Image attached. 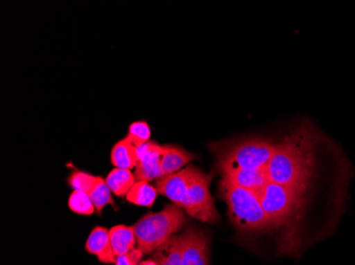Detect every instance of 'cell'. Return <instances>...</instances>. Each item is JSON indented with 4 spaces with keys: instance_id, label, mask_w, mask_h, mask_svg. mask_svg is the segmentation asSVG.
I'll return each mask as SVG.
<instances>
[{
    "instance_id": "17",
    "label": "cell",
    "mask_w": 355,
    "mask_h": 265,
    "mask_svg": "<svg viewBox=\"0 0 355 265\" xmlns=\"http://www.w3.org/2000/svg\"><path fill=\"white\" fill-rule=\"evenodd\" d=\"M157 191L147 181H137L125 195L128 202L141 207H153Z\"/></svg>"
},
{
    "instance_id": "12",
    "label": "cell",
    "mask_w": 355,
    "mask_h": 265,
    "mask_svg": "<svg viewBox=\"0 0 355 265\" xmlns=\"http://www.w3.org/2000/svg\"><path fill=\"white\" fill-rule=\"evenodd\" d=\"M193 158H195V155L187 152L182 147L162 145L161 168H162L163 176L178 172L185 165L191 163Z\"/></svg>"
},
{
    "instance_id": "8",
    "label": "cell",
    "mask_w": 355,
    "mask_h": 265,
    "mask_svg": "<svg viewBox=\"0 0 355 265\" xmlns=\"http://www.w3.org/2000/svg\"><path fill=\"white\" fill-rule=\"evenodd\" d=\"M183 265H209V236L202 229L189 227L181 235Z\"/></svg>"
},
{
    "instance_id": "2",
    "label": "cell",
    "mask_w": 355,
    "mask_h": 265,
    "mask_svg": "<svg viewBox=\"0 0 355 265\" xmlns=\"http://www.w3.org/2000/svg\"><path fill=\"white\" fill-rule=\"evenodd\" d=\"M276 143L261 138L239 139L212 145L221 173L236 170H266Z\"/></svg>"
},
{
    "instance_id": "10",
    "label": "cell",
    "mask_w": 355,
    "mask_h": 265,
    "mask_svg": "<svg viewBox=\"0 0 355 265\" xmlns=\"http://www.w3.org/2000/svg\"><path fill=\"white\" fill-rule=\"evenodd\" d=\"M85 250L89 254L95 255L105 264L116 262V256L110 240L109 230L105 227L97 226L91 231L85 243Z\"/></svg>"
},
{
    "instance_id": "13",
    "label": "cell",
    "mask_w": 355,
    "mask_h": 265,
    "mask_svg": "<svg viewBox=\"0 0 355 265\" xmlns=\"http://www.w3.org/2000/svg\"><path fill=\"white\" fill-rule=\"evenodd\" d=\"M110 240L115 256L128 254L135 250L137 244V235L135 227L125 225H116L109 230Z\"/></svg>"
},
{
    "instance_id": "18",
    "label": "cell",
    "mask_w": 355,
    "mask_h": 265,
    "mask_svg": "<svg viewBox=\"0 0 355 265\" xmlns=\"http://www.w3.org/2000/svg\"><path fill=\"white\" fill-rule=\"evenodd\" d=\"M111 192L112 191L110 190L105 181H103L101 177H99L98 183L96 184V186L94 187L93 190H92L91 193L89 194L94 206H95L96 213H97V214L101 215L103 208H105L107 205H112V206L116 209Z\"/></svg>"
},
{
    "instance_id": "11",
    "label": "cell",
    "mask_w": 355,
    "mask_h": 265,
    "mask_svg": "<svg viewBox=\"0 0 355 265\" xmlns=\"http://www.w3.org/2000/svg\"><path fill=\"white\" fill-rule=\"evenodd\" d=\"M221 174L223 179H227L235 186L252 191L257 194H259L269 183L266 170H236Z\"/></svg>"
},
{
    "instance_id": "3",
    "label": "cell",
    "mask_w": 355,
    "mask_h": 265,
    "mask_svg": "<svg viewBox=\"0 0 355 265\" xmlns=\"http://www.w3.org/2000/svg\"><path fill=\"white\" fill-rule=\"evenodd\" d=\"M219 190L228 206L230 220L239 230L254 232L270 228V223L257 193L235 186L223 179L219 184Z\"/></svg>"
},
{
    "instance_id": "15",
    "label": "cell",
    "mask_w": 355,
    "mask_h": 265,
    "mask_svg": "<svg viewBox=\"0 0 355 265\" xmlns=\"http://www.w3.org/2000/svg\"><path fill=\"white\" fill-rule=\"evenodd\" d=\"M111 161L116 168L128 170L137 168L139 163L137 145L128 137L121 139L112 149Z\"/></svg>"
},
{
    "instance_id": "9",
    "label": "cell",
    "mask_w": 355,
    "mask_h": 265,
    "mask_svg": "<svg viewBox=\"0 0 355 265\" xmlns=\"http://www.w3.org/2000/svg\"><path fill=\"white\" fill-rule=\"evenodd\" d=\"M161 150L162 145L155 141H148L137 147V163L135 179L137 181H149L163 176L161 168Z\"/></svg>"
},
{
    "instance_id": "7",
    "label": "cell",
    "mask_w": 355,
    "mask_h": 265,
    "mask_svg": "<svg viewBox=\"0 0 355 265\" xmlns=\"http://www.w3.org/2000/svg\"><path fill=\"white\" fill-rule=\"evenodd\" d=\"M198 171L199 169L195 168L193 165H189L183 170L178 171L173 174L164 175L157 179L155 189L157 193L168 197L173 204L182 208L185 195Z\"/></svg>"
},
{
    "instance_id": "16",
    "label": "cell",
    "mask_w": 355,
    "mask_h": 265,
    "mask_svg": "<svg viewBox=\"0 0 355 265\" xmlns=\"http://www.w3.org/2000/svg\"><path fill=\"white\" fill-rule=\"evenodd\" d=\"M135 175L128 169L116 168L109 173L105 183L110 190L114 193L116 197H123L132 188L133 185L137 183Z\"/></svg>"
},
{
    "instance_id": "23",
    "label": "cell",
    "mask_w": 355,
    "mask_h": 265,
    "mask_svg": "<svg viewBox=\"0 0 355 265\" xmlns=\"http://www.w3.org/2000/svg\"><path fill=\"white\" fill-rule=\"evenodd\" d=\"M139 265H159L157 262H155L153 259H150V260H145L143 262L139 263Z\"/></svg>"
},
{
    "instance_id": "20",
    "label": "cell",
    "mask_w": 355,
    "mask_h": 265,
    "mask_svg": "<svg viewBox=\"0 0 355 265\" xmlns=\"http://www.w3.org/2000/svg\"><path fill=\"white\" fill-rule=\"evenodd\" d=\"M69 206L71 211L78 214L92 215L96 210L89 195L81 191H73L71 193Z\"/></svg>"
},
{
    "instance_id": "21",
    "label": "cell",
    "mask_w": 355,
    "mask_h": 265,
    "mask_svg": "<svg viewBox=\"0 0 355 265\" xmlns=\"http://www.w3.org/2000/svg\"><path fill=\"white\" fill-rule=\"evenodd\" d=\"M127 137L137 145V147L143 143H148L150 141L151 137V131L148 123L146 121L133 122L129 127Z\"/></svg>"
},
{
    "instance_id": "6",
    "label": "cell",
    "mask_w": 355,
    "mask_h": 265,
    "mask_svg": "<svg viewBox=\"0 0 355 265\" xmlns=\"http://www.w3.org/2000/svg\"><path fill=\"white\" fill-rule=\"evenodd\" d=\"M211 179L212 176L205 174L202 171H198L185 195L182 209L187 214L201 222L216 224L219 220V214L209 192Z\"/></svg>"
},
{
    "instance_id": "19",
    "label": "cell",
    "mask_w": 355,
    "mask_h": 265,
    "mask_svg": "<svg viewBox=\"0 0 355 265\" xmlns=\"http://www.w3.org/2000/svg\"><path fill=\"white\" fill-rule=\"evenodd\" d=\"M98 181L99 176H94V175L83 172V171H76V172L71 173V176L67 179L73 191H81L87 194L91 193Z\"/></svg>"
},
{
    "instance_id": "1",
    "label": "cell",
    "mask_w": 355,
    "mask_h": 265,
    "mask_svg": "<svg viewBox=\"0 0 355 265\" xmlns=\"http://www.w3.org/2000/svg\"><path fill=\"white\" fill-rule=\"evenodd\" d=\"M320 141L314 127L303 125L277 143L266 168L269 181L306 193L314 179Z\"/></svg>"
},
{
    "instance_id": "5",
    "label": "cell",
    "mask_w": 355,
    "mask_h": 265,
    "mask_svg": "<svg viewBox=\"0 0 355 265\" xmlns=\"http://www.w3.org/2000/svg\"><path fill=\"white\" fill-rule=\"evenodd\" d=\"M257 195L271 227L282 226L298 218L304 206L305 193L272 181Z\"/></svg>"
},
{
    "instance_id": "4",
    "label": "cell",
    "mask_w": 355,
    "mask_h": 265,
    "mask_svg": "<svg viewBox=\"0 0 355 265\" xmlns=\"http://www.w3.org/2000/svg\"><path fill=\"white\" fill-rule=\"evenodd\" d=\"M187 222L184 211L177 205H166L159 212H149L135 224L137 248L150 254L175 236Z\"/></svg>"
},
{
    "instance_id": "22",
    "label": "cell",
    "mask_w": 355,
    "mask_h": 265,
    "mask_svg": "<svg viewBox=\"0 0 355 265\" xmlns=\"http://www.w3.org/2000/svg\"><path fill=\"white\" fill-rule=\"evenodd\" d=\"M143 255L139 248H135L132 252L116 257L115 265H139Z\"/></svg>"
},
{
    "instance_id": "14",
    "label": "cell",
    "mask_w": 355,
    "mask_h": 265,
    "mask_svg": "<svg viewBox=\"0 0 355 265\" xmlns=\"http://www.w3.org/2000/svg\"><path fill=\"white\" fill-rule=\"evenodd\" d=\"M153 259L159 265H183L182 238L175 235L153 252Z\"/></svg>"
}]
</instances>
